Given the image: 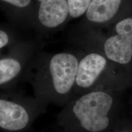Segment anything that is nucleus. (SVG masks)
<instances>
[{"mask_svg":"<svg viewBox=\"0 0 132 132\" xmlns=\"http://www.w3.org/2000/svg\"><path fill=\"white\" fill-rule=\"evenodd\" d=\"M116 100L110 90H95L70 100L57 115L59 132H110Z\"/></svg>","mask_w":132,"mask_h":132,"instance_id":"nucleus-2","label":"nucleus"},{"mask_svg":"<svg viewBox=\"0 0 132 132\" xmlns=\"http://www.w3.org/2000/svg\"><path fill=\"white\" fill-rule=\"evenodd\" d=\"M0 6L9 22L19 29H34L36 20L34 0H0Z\"/></svg>","mask_w":132,"mask_h":132,"instance_id":"nucleus-9","label":"nucleus"},{"mask_svg":"<svg viewBox=\"0 0 132 132\" xmlns=\"http://www.w3.org/2000/svg\"><path fill=\"white\" fill-rule=\"evenodd\" d=\"M82 52L80 48L59 53L42 50L29 62L21 82L29 84L34 96L41 102L62 108L74 98V87Z\"/></svg>","mask_w":132,"mask_h":132,"instance_id":"nucleus-1","label":"nucleus"},{"mask_svg":"<svg viewBox=\"0 0 132 132\" xmlns=\"http://www.w3.org/2000/svg\"><path fill=\"white\" fill-rule=\"evenodd\" d=\"M78 64L74 98L95 91L110 90L130 80V70L100 53L83 50Z\"/></svg>","mask_w":132,"mask_h":132,"instance_id":"nucleus-4","label":"nucleus"},{"mask_svg":"<svg viewBox=\"0 0 132 132\" xmlns=\"http://www.w3.org/2000/svg\"><path fill=\"white\" fill-rule=\"evenodd\" d=\"M48 105L17 89L1 90L0 128L3 132H26Z\"/></svg>","mask_w":132,"mask_h":132,"instance_id":"nucleus-5","label":"nucleus"},{"mask_svg":"<svg viewBox=\"0 0 132 132\" xmlns=\"http://www.w3.org/2000/svg\"><path fill=\"white\" fill-rule=\"evenodd\" d=\"M34 1L36 7L34 29L41 36L56 32L70 21L68 0Z\"/></svg>","mask_w":132,"mask_h":132,"instance_id":"nucleus-8","label":"nucleus"},{"mask_svg":"<svg viewBox=\"0 0 132 132\" xmlns=\"http://www.w3.org/2000/svg\"><path fill=\"white\" fill-rule=\"evenodd\" d=\"M116 132H130V131H127V130H120V131H116Z\"/></svg>","mask_w":132,"mask_h":132,"instance_id":"nucleus-12","label":"nucleus"},{"mask_svg":"<svg viewBox=\"0 0 132 132\" xmlns=\"http://www.w3.org/2000/svg\"><path fill=\"white\" fill-rule=\"evenodd\" d=\"M72 44L100 53L130 70L132 65V13L108 27L74 34Z\"/></svg>","mask_w":132,"mask_h":132,"instance_id":"nucleus-3","label":"nucleus"},{"mask_svg":"<svg viewBox=\"0 0 132 132\" xmlns=\"http://www.w3.org/2000/svg\"><path fill=\"white\" fill-rule=\"evenodd\" d=\"M132 13V0H92L76 33L108 27Z\"/></svg>","mask_w":132,"mask_h":132,"instance_id":"nucleus-7","label":"nucleus"},{"mask_svg":"<svg viewBox=\"0 0 132 132\" xmlns=\"http://www.w3.org/2000/svg\"><path fill=\"white\" fill-rule=\"evenodd\" d=\"M46 43L42 37L24 39L1 54L0 89L10 90L17 89L24 71L32 57L42 50Z\"/></svg>","mask_w":132,"mask_h":132,"instance_id":"nucleus-6","label":"nucleus"},{"mask_svg":"<svg viewBox=\"0 0 132 132\" xmlns=\"http://www.w3.org/2000/svg\"><path fill=\"white\" fill-rule=\"evenodd\" d=\"M70 11L69 20L82 18L92 0H68Z\"/></svg>","mask_w":132,"mask_h":132,"instance_id":"nucleus-11","label":"nucleus"},{"mask_svg":"<svg viewBox=\"0 0 132 132\" xmlns=\"http://www.w3.org/2000/svg\"><path fill=\"white\" fill-rule=\"evenodd\" d=\"M19 28L11 23H3L0 26V50L1 54L6 52L9 48L23 40L20 35Z\"/></svg>","mask_w":132,"mask_h":132,"instance_id":"nucleus-10","label":"nucleus"}]
</instances>
